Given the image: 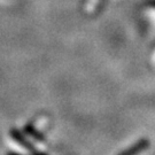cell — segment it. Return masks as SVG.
<instances>
[{
  "mask_svg": "<svg viewBox=\"0 0 155 155\" xmlns=\"http://www.w3.org/2000/svg\"><path fill=\"white\" fill-rule=\"evenodd\" d=\"M9 134H11L12 139H13V140H15V141H16L20 146L24 147V148H25L27 150H29V152L37 153V150L33 147V145L31 144L28 139L25 138L22 133L18 131V130H16V129H12L11 132H9Z\"/></svg>",
  "mask_w": 155,
  "mask_h": 155,
  "instance_id": "obj_1",
  "label": "cell"
},
{
  "mask_svg": "<svg viewBox=\"0 0 155 155\" xmlns=\"http://www.w3.org/2000/svg\"><path fill=\"white\" fill-rule=\"evenodd\" d=\"M24 130H25V132L28 133L29 136L33 137L35 139H37V140H44L43 134H41V133H39L37 130H35V127H33L31 124H27L25 127H24Z\"/></svg>",
  "mask_w": 155,
  "mask_h": 155,
  "instance_id": "obj_2",
  "label": "cell"
},
{
  "mask_svg": "<svg viewBox=\"0 0 155 155\" xmlns=\"http://www.w3.org/2000/svg\"><path fill=\"white\" fill-rule=\"evenodd\" d=\"M147 147V141H145V140H141V141H139L137 145H134V148H130V150H124L123 153H127V154H133V153H138L140 150H145Z\"/></svg>",
  "mask_w": 155,
  "mask_h": 155,
  "instance_id": "obj_3",
  "label": "cell"
}]
</instances>
